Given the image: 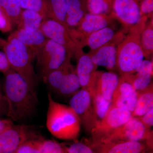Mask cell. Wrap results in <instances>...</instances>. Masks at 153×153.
Here are the masks:
<instances>
[{
  "label": "cell",
  "mask_w": 153,
  "mask_h": 153,
  "mask_svg": "<svg viewBox=\"0 0 153 153\" xmlns=\"http://www.w3.org/2000/svg\"><path fill=\"white\" fill-rule=\"evenodd\" d=\"M72 55L66 48L47 39L36 54V67L43 79L52 71L71 63Z\"/></svg>",
  "instance_id": "5b68a950"
},
{
  "label": "cell",
  "mask_w": 153,
  "mask_h": 153,
  "mask_svg": "<svg viewBox=\"0 0 153 153\" xmlns=\"http://www.w3.org/2000/svg\"><path fill=\"white\" fill-rule=\"evenodd\" d=\"M13 26L10 19L0 7V31L3 33H8L12 30Z\"/></svg>",
  "instance_id": "e575fe53"
},
{
  "label": "cell",
  "mask_w": 153,
  "mask_h": 153,
  "mask_svg": "<svg viewBox=\"0 0 153 153\" xmlns=\"http://www.w3.org/2000/svg\"><path fill=\"white\" fill-rule=\"evenodd\" d=\"M42 153H68L65 145L52 140L43 141Z\"/></svg>",
  "instance_id": "d6a6232c"
},
{
  "label": "cell",
  "mask_w": 153,
  "mask_h": 153,
  "mask_svg": "<svg viewBox=\"0 0 153 153\" xmlns=\"http://www.w3.org/2000/svg\"><path fill=\"white\" fill-rule=\"evenodd\" d=\"M77 65L75 68L80 87L91 93L97 69L96 65L88 54L83 53L76 58Z\"/></svg>",
  "instance_id": "2e32d148"
},
{
  "label": "cell",
  "mask_w": 153,
  "mask_h": 153,
  "mask_svg": "<svg viewBox=\"0 0 153 153\" xmlns=\"http://www.w3.org/2000/svg\"><path fill=\"white\" fill-rule=\"evenodd\" d=\"M13 124L11 120L3 119L0 117V133Z\"/></svg>",
  "instance_id": "60d3db41"
},
{
  "label": "cell",
  "mask_w": 153,
  "mask_h": 153,
  "mask_svg": "<svg viewBox=\"0 0 153 153\" xmlns=\"http://www.w3.org/2000/svg\"><path fill=\"white\" fill-rule=\"evenodd\" d=\"M65 146L68 153H95L89 146L84 142L75 140L69 146Z\"/></svg>",
  "instance_id": "836d02e7"
},
{
  "label": "cell",
  "mask_w": 153,
  "mask_h": 153,
  "mask_svg": "<svg viewBox=\"0 0 153 153\" xmlns=\"http://www.w3.org/2000/svg\"><path fill=\"white\" fill-rule=\"evenodd\" d=\"M80 85L75 68L64 77L57 92L64 97H72L79 90Z\"/></svg>",
  "instance_id": "484cf974"
},
{
  "label": "cell",
  "mask_w": 153,
  "mask_h": 153,
  "mask_svg": "<svg viewBox=\"0 0 153 153\" xmlns=\"http://www.w3.org/2000/svg\"><path fill=\"white\" fill-rule=\"evenodd\" d=\"M120 77L113 71H97L96 72L91 94L95 91L106 100L111 101L113 95L116 89Z\"/></svg>",
  "instance_id": "e0dca14e"
},
{
  "label": "cell",
  "mask_w": 153,
  "mask_h": 153,
  "mask_svg": "<svg viewBox=\"0 0 153 153\" xmlns=\"http://www.w3.org/2000/svg\"><path fill=\"white\" fill-rule=\"evenodd\" d=\"M3 49L11 68L36 90V75L33 65L35 57L30 49L16 38L10 36Z\"/></svg>",
  "instance_id": "277c9868"
},
{
  "label": "cell",
  "mask_w": 153,
  "mask_h": 153,
  "mask_svg": "<svg viewBox=\"0 0 153 153\" xmlns=\"http://www.w3.org/2000/svg\"><path fill=\"white\" fill-rule=\"evenodd\" d=\"M88 13L86 0H68L66 27L69 29L76 28Z\"/></svg>",
  "instance_id": "d6986e66"
},
{
  "label": "cell",
  "mask_w": 153,
  "mask_h": 153,
  "mask_svg": "<svg viewBox=\"0 0 153 153\" xmlns=\"http://www.w3.org/2000/svg\"><path fill=\"white\" fill-rule=\"evenodd\" d=\"M23 10L38 12L45 19L48 18V10L45 0H17Z\"/></svg>",
  "instance_id": "4dcf8cb0"
},
{
  "label": "cell",
  "mask_w": 153,
  "mask_h": 153,
  "mask_svg": "<svg viewBox=\"0 0 153 153\" xmlns=\"http://www.w3.org/2000/svg\"><path fill=\"white\" fill-rule=\"evenodd\" d=\"M121 75L129 82L137 91L145 90L153 82L152 74L144 71H133Z\"/></svg>",
  "instance_id": "d4e9b609"
},
{
  "label": "cell",
  "mask_w": 153,
  "mask_h": 153,
  "mask_svg": "<svg viewBox=\"0 0 153 153\" xmlns=\"http://www.w3.org/2000/svg\"><path fill=\"white\" fill-rule=\"evenodd\" d=\"M10 36L16 38L27 47L35 58L36 54L48 39L41 30L37 31L17 30L11 33Z\"/></svg>",
  "instance_id": "ac0fdd59"
},
{
  "label": "cell",
  "mask_w": 153,
  "mask_h": 153,
  "mask_svg": "<svg viewBox=\"0 0 153 153\" xmlns=\"http://www.w3.org/2000/svg\"><path fill=\"white\" fill-rule=\"evenodd\" d=\"M153 60H143L139 66L134 71H144L153 74Z\"/></svg>",
  "instance_id": "74e56055"
},
{
  "label": "cell",
  "mask_w": 153,
  "mask_h": 153,
  "mask_svg": "<svg viewBox=\"0 0 153 153\" xmlns=\"http://www.w3.org/2000/svg\"><path fill=\"white\" fill-rule=\"evenodd\" d=\"M111 16L121 24L122 32L127 33L142 17L139 0H113Z\"/></svg>",
  "instance_id": "8fae6325"
},
{
  "label": "cell",
  "mask_w": 153,
  "mask_h": 153,
  "mask_svg": "<svg viewBox=\"0 0 153 153\" xmlns=\"http://www.w3.org/2000/svg\"><path fill=\"white\" fill-rule=\"evenodd\" d=\"M40 30L48 39L62 45L76 59L84 53L71 38L68 28L65 25L52 19L47 18L42 22Z\"/></svg>",
  "instance_id": "9c48e42d"
},
{
  "label": "cell",
  "mask_w": 153,
  "mask_h": 153,
  "mask_svg": "<svg viewBox=\"0 0 153 153\" xmlns=\"http://www.w3.org/2000/svg\"><path fill=\"white\" fill-rule=\"evenodd\" d=\"M6 42H7V41L0 37V48L3 49V47L6 44Z\"/></svg>",
  "instance_id": "b9f144b4"
},
{
  "label": "cell",
  "mask_w": 153,
  "mask_h": 153,
  "mask_svg": "<svg viewBox=\"0 0 153 153\" xmlns=\"http://www.w3.org/2000/svg\"><path fill=\"white\" fill-rule=\"evenodd\" d=\"M11 68L6 54L4 52L0 51V72L4 74Z\"/></svg>",
  "instance_id": "ab89813d"
},
{
  "label": "cell",
  "mask_w": 153,
  "mask_h": 153,
  "mask_svg": "<svg viewBox=\"0 0 153 153\" xmlns=\"http://www.w3.org/2000/svg\"><path fill=\"white\" fill-rule=\"evenodd\" d=\"M136 104L132 112V117L142 116L153 109V82L145 90L137 91Z\"/></svg>",
  "instance_id": "44dd1931"
},
{
  "label": "cell",
  "mask_w": 153,
  "mask_h": 153,
  "mask_svg": "<svg viewBox=\"0 0 153 153\" xmlns=\"http://www.w3.org/2000/svg\"><path fill=\"white\" fill-rule=\"evenodd\" d=\"M8 114V103L5 96L3 92L0 91V117L7 116Z\"/></svg>",
  "instance_id": "f35d334b"
},
{
  "label": "cell",
  "mask_w": 153,
  "mask_h": 153,
  "mask_svg": "<svg viewBox=\"0 0 153 153\" xmlns=\"http://www.w3.org/2000/svg\"><path fill=\"white\" fill-rule=\"evenodd\" d=\"M148 129H151L153 125V109L142 116L136 117Z\"/></svg>",
  "instance_id": "8d00e7d4"
},
{
  "label": "cell",
  "mask_w": 153,
  "mask_h": 153,
  "mask_svg": "<svg viewBox=\"0 0 153 153\" xmlns=\"http://www.w3.org/2000/svg\"><path fill=\"white\" fill-rule=\"evenodd\" d=\"M0 7L10 19L13 26H18L23 9L17 0H0Z\"/></svg>",
  "instance_id": "83f0119b"
},
{
  "label": "cell",
  "mask_w": 153,
  "mask_h": 153,
  "mask_svg": "<svg viewBox=\"0 0 153 153\" xmlns=\"http://www.w3.org/2000/svg\"><path fill=\"white\" fill-rule=\"evenodd\" d=\"M140 153H153V151L152 149H147L143 151Z\"/></svg>",
  "instance_id": "7bdbcfd3"
},
{
  "label": "cell",
  "mask_w": 153,
  "mask_h": 153,
  "mask_svg": "<svg viewBox=\"0 0 153 153\" xmlns=\"http://www.w3.org/2000/svg\"><path fill=\"white\" fill-rule=\"evenodd\" d=\"M123 32H118L112 40L94 50L88 53L92 61L97 66H104L112 71L116 69V55L119 44L125 37Z\"/></svg>",
  "instance_id": "4fadbf2b"
},
{
  "label": "cell",
  "mask_w": 153,
  "mask_h": 153,
  "mask_svg": "<svg viewBox=\"0 0 153 153\" xmlns=\"http://www.w3.org/2000/svg\"><path fill=\"white\" fill-rule=\"evenodd\" d=\"M0 91H1V92H2V91H1V86H0Z\"/></svg>",
  "instance_id": "ee69618b"
},
{
  "label": "cell",
  "mask_w": 153,
  "mask_h": 153,
  "mask_svg": "<svg viewBox=\"0 0 153 153\" xmlns=\"http://www.w3.org/2000/svg\"><path fill=\"white\" fill-rule=\"evenodd\" d=\"M44 16L36 11L23 10L18 30L28 31H37L40 30Z\"/></svg>",
  "instance_id": "7402d4cb"
},
{
  "label": "cell",
  "mask_w": 153,
  "mask_h": 153,
  "mask_svg": "<svg viewBox=\"0 0 153 153\" xmlns=\"http://www.w3.org/2000/svg\"><path fill=\"white\" fill-rule=\"evenodd\" d=\"M140 44L144 57L153 60V18L148 19L141 34Z\"/></svg>",
  "instance_id": "cb8c5ba5"
},
{
  "label": "cell",
  "mask_w": 153,
  "mask_h": 153,
  "mask_svg": "<svg viewBox=\"0 0 153 153\" xmlns=\"http://www.w3.org/2000/svg\"><path fill=\"white\" fill-rule=\"evenodd\" d=\"M127 141L144 143L149 148L153 149V130L146 128L136 117H132L127 122L116 129L103 139L96 142Z\"/></svg>",
  "instance_id": "8992f818"
},
{
  "label": "cell",
  "mask_w": 153,
  "mask_h": 153,
  "mask_svg": "<svg viewBox=\"0 0 153 153\" xmlns=\"http://www.w3.org/2000/svg\"><path fill=\"white\" fill-rule=\"evenodd\" d=\"M4 75L3 90L8 103V117L20 122L28 120L35 114L38 106L36 90L12 68Z\"/></svg>",
  "instance_id": "6da1fadb"
},
{
  "label": "cell",
  "mask_w": 153,
  "mask_h": 153,
  "mask_svg": "<svg viewBox=\"0 0 153 153\" xmlns=\"http://www.w3.org/2000/svg\"><path fill=\"white\" fill-rule=\"evenodd\" d=\"M84 142L95 153H140L150 149L145 143L136 141L100 143L86 139Z\"/></svg>",
  "instance_id": "5bb4252c"
},
{
  "label": "cell",
  "mask_w": 153,
  "mask_h": 153,
  "mask_svg": "<svg viewBox=\"0 0 153 153\" xmlns=\"http://www.w3.org/2000/svg\"><path fill=\"white\" fill-rule=\"evenodd\" d=\"M141 17L153 18V0H139Z\"/></svg>",
  "instance_id": "d590c367"
},
{
  "label": "cell",
  "mask_w": 153,
  "mask_h": 153,
  "mask_svg": "<svg viewBox=\"0 0 153 153\" xmlns=\"http://www.w3.org/2000/svg\"><path fill=\"white\" fill-rule=\"evenodd\" d=\"M43 141L36 138L28 140L22 143L14 153H42Z\"/></svg>",
  "instance_id": "1f68e13d"
},
{
  "label": "cell",
  "mask_w": 153,
  "mask_h": 153,
  "mask_svg": "<svg viewBox=\"0 0 153 153\" xmlns=\"http://www.w3.org/2000/svg\"><path fill=\"white\" fill-rule=\"evenodd\" d=\"M74 68L71 63H68L49 73L43 80L50 89L57 92L66 74Z\"/></svg>",
  "instance_id": "4316f807"
},
{
  "label": "cell",
  "mask_w": 153,
  "mask_h": 153,
  "mask_svg": "<svg viewBox=\"0 0 153 153\" xmlns=\"http://www.w3.org/2000/svg\"><path fill=\"white\" fill-rule=\"evenodd\" d=\"M48 98L47 129L58 139L76 140L81 128L78 116L69 105L55 101L50 94H48Z\"/></svg>",
  "instance_id": "7a4b0ae2"
},
{
  "label": "cell",
  "mask_w": 153,
  "mask_h": 153,
  "mask_svg": "<svg viewBox=\"0 0 153 153\" xmlns=\"http://www.w3.org/2000/svg\"><path fill=\"white\" fill-rule=\"evenodd\" d=\"M48 10V17L66 26L68 0H45Z\"/></svg>",
  "instance_id": "603a6c76"
},
{
  "label": "cell",
  "mask_w": 153,
  "mask_h": 153,
  "mask_svg": "<svg viewBox=\"0 0 153 153\" xmlns=\"http://www.w3.org/2000/svg\"><path fill=\"white\" fill-rule=\"evenodd\" d=\"M137 99V92L132 85L122 75L115 90L111 100V107H117L132 112Z\"/></svg>",
  "instance_id": "9a60e30c"
},
{
  "label": "cell",
  "mask_w": 153,
  "mask_h": 153,
  "mask_svg": "<svg viewBox=\"0 0 153 153\" xmlns=\"http://www.w3.org/2000/svg\"><path fill=\"white\" fill-rule=\"evenodd\" d=\"M117 33L111 27H106L91 33L85 38L84 45L94 50L112 40Z\"/></svg>",
  "instance_id": "ffe728a7"
},
{
  "label": "cell",
  "mask_w": 153,
  "mask_h": 153,
  "mask_svg": "<svg viewBox=\"0 0 153 153\" xmlns=\"http://www.w3.org/2000/svg\"><path fill=\"white\" fill-rule=\"evenodd\" d=\"M91 94L97 123L105 116L111 105V101L106 100L101 94L95 91H93Z\"/></svg>",
  "instance_id": "f1b7e54d"
},
{
  "label": "cell",
  "mask_w": 153,
  "mask_h": 153,
  "mask_svg": "<svg viewBox=\"0 0 153 153\" xmlns=\"http://www.w3.org/2000/svg\"><path fill=\"white\" fill-rule=\"evenodd\" d=\"M34 138L27 126L13 124L0 133V153H14L22 143Z\"/></svg>",
  "instance_id": "7c38bea8"
},
{
  "label": "cell",
  "mask_w": 153,
  "mask_h": 153,
  "mask_svg": "<svg viewBox=\"0 0 153 153\" xmlns=\"http://www.w3.org/2000/svg\"><path fill=\"white\" fill-rule=\"evenodd\" d=\"M132 117L131 111L119 108L110 107L105 116L96 124L91 131V137L89 139L95 142L101 140Z\"/></svg>",
  "instance_id": "ba28073f"
},
{
  "label": "cell",
  "mask_w": 153,
  "mask_h": 153,
  "mask_svg": "<svg viewBox=\"0 0 153 153\" xmlns=\"http://www.w3.org/2000/svg\"><path fill=\"white\" fill-rule=\"evenodd\" d=\"M113 0H86L88 12L91 14L111 15Z\"/></svg>",
  "instance_id": "f546056e"
},
{
  "label": "cell",
  "mask_w": 153,
  "mask_h": 153,
  "mask_svg": "<svg viewBox=\"0 0 153 153\" xmlns=\"http://www.w3.org/2000/svg\"><path fill=\"white\" fill-rule=\"evenodd\" d=\"M148 19L146 16L142 17L118 46L116 69L121 75L135 70L144 60L140 44L141 34Z\"/></svg>",
  "instance_id": "3957f363"
},
{
  "label": "cell",
  "mask_w": 153,
  "mask_h": 153,
  "mask_svg": "<svg viewBox=\"0 0 153 153\" xmlns=\"http://www.w3.org/2000/svg\"><path fill=\"white\" fill-rule=\"evenodd\" d=\"M114 20V19L111 15L88 13L76 28H68V32L76 45L82 49L85 47V39L88 35L109 27Z\"/></svg>",
  "instance_id": "52a82bcc"
},
{
  "label": "cell",
  "mask_w": 153,
  "mask_h": 153,
  "mask_svg": "<svg viewBox=\"0 0 153 153\" xmlns=\"http://www.w3.org/2000/svg\"><path fill=\"white\" fill-rule=\"evenodd\" d=\"M69 106L78 116L85 130L90 133L97 123L91 94L86 89H79L71 97Z\"/></svg>",
  "instance_id": "30bf717a"
}]
</instances>
